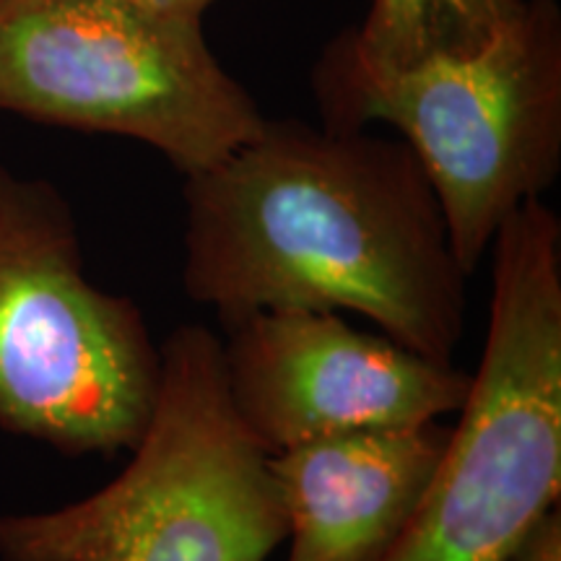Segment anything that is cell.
<instances>
[{
    "label": "cell",
    "mask_w": 561,
    "mask_h": 561,
    "mask_svg": "<svg viewBox=\"0 0 561 561\" xmlns=\"http://www.w3.org/2000/svg\"><path fill=\"white\" fill-rule=\"evenodd\" d=\"M182 198V286L224 328L271 310H346L453 364L471 273L403 140L265 121L219 164L185 178Z\"/></svg>",
    "instance_id": "cell-1"
},
{
    "label": "cell",
    "mask_w": 561,
    "mask_h": 561,
    "mask_svg": "<svg viewBox=\"0 0 561 561\" xmlns=\"http://www.w3.org/2000/svg\"><path fill=\"white\" fill-rule=\"evenodd\" d=\"M312 87L325 128L385 123L401 133L471 276L502 224L541 198L561 170L557 0H520L479 45L409 62L371 58L348 30L325 47Z\"/></svg>",
    "instance_id": "cell-2"
},
{
    "label": "cell",
    "mask_w": 561,
    "mask_h": 561,
    "mask_svg": "<svg viewBox=\"0 0 561 561\" xmlns=\"http://www.w3.org/2000/svg\"><path fill=\"white\" fill-rule=\"evenodd\" d=\"M159 351L128 468L68 507L0 515V561H265L286 541L271 455L231 403L221 339L180 325Z\"/></svg>",
    "instance_id": "cell-3"
},
{
    "label": "cell",
    "mask_w": 561,
    "mask_h": 561,
    "mask_svg": "<svg viewBox=\"0 0 561 561\" xmlns=\"http://www.w3.org/2000/svg\"><path fill=\"white\" fill-rule=\"evenodd\" d=\"M471 392L424 500L377 561H507L561 494V221L543 198L491 242Z\"/></svg>",
    "instance_id": "cell-4"
},
{
    "label": "cell",
    "mask_w": 561,
    "mask_h": 561,
    "mask_svg": "<svg viewBox=\"0 0 561 561\" xmlns=\"http://www.w3.org/2000/svg\"><path fill=\"white\" fill-rule=\"evenodd\" d=\"M159 367L136 301L87 278L66 198L0 164V426L70 458L130 453Z\"/></svg>",
    "instance_id": "cell-5"
},
{
    "label": "cell",
    "mask_w": 561,
    "mask_h": 561,
    "mask_svg": "<svg viewBox=\"0 0 561 561\" xmlns=\"http://www.w3.org/2000/svg\"><path fill=\"white\" fill-rule=\"evenodd\" d=\"M0 112L151 146L182 178L263 130L201 19L123 0H0Z\"/></svg>",
    "instance_id": "cell-6"
},
{
    "label": "cell",
    "mask_w": 561,
    "mask_h": 561,
    "mask_svg": "<svg viewBox=\"0 0 561 561\" xmlns=\"http://www.w3.org/2000/svg\"><path fill=\"white\" fill-rule=\"evenodd\" d=\"M229 398L268 455L458 416L471 375L356 331L339 312L271 310L227 325Z\"/></svg>",
    "instance_id": "cell-7"
},
{
    "label": "cell",
    "mask_w": 561,
    "mask_h": 561,
    "mask_svg": "<svg viewBox=\"0 0 561 561\" xmlns=\"http://www.w3.org/2000/svg\"><path fill=\"white\" fill-rule=\"evenodd\" d=\"M453 424L341 434L271 455L286 523V561H377L437 473Z\"/></svg>",
    "instance_id": "cell-8"
},
{
    "label": "cell",
    "mask_w": 561,
    "mask_h": 561,
    "mask_svg": "<svg viewBox=\"0 0 561 561\" xmlns=\"http://www.w3.org/2000/svg\"><path fill=\"white\" fill-rule=\"evenodd\" d=\"M520 0H371L351 37L377 60L409 62L439 47H471L489 37Z\"/></svg>",
    "instance_id": "cell-9"
},
{
    "label": "cell",
    "mask_w": 561,
    "mask_h": 561,
    "mask_svg": "<svg viewBox=\"0 0 561 561\" xmlns=\"http://www.w3.org/2000/svg\"><path fill=\"white\" fill-rule=\"evenodd\" d=\"M507 561H561V510H546L510 551Z\"/></svg>",
    "instance_id": "cell-10"
},
{
    "label": "cell",
    "mask_w": 561,
    "mask_h": 561,
    "mask_svg": "<svg viewBox=\"0 0 561 561\" xmlns=\"http://www.w3.org/2000/svg\"><path fill=\"white\" fill-rule=\"evenodd\" d=\"M123 3L138 5V9H149L159 13H170V16L201 19L214 0H123Z\"/></svg>",
    "instance_id": "cell-11"
}]
</instances>
